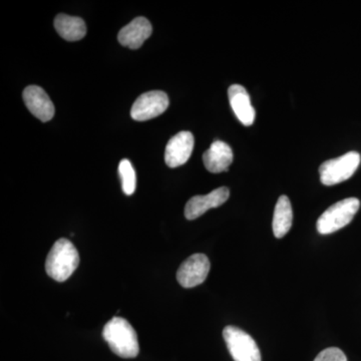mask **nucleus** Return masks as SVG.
<instances>
[{
	"label": "nucleus",
	"instance_id": "1",
	"mask_svg": "<svg viewBox=\"0 0 361 361\" xmlns=\"http://www.w3.org/2000/svg\"><path fill=\"white\" fill-rule=\"evenodd\" d=\"M104 341L116 355L123 358H134L139 355L140 348L137 332L127 320L114 317L104 325Z\"/></svg>",
	"mask_w": 361,
	"mask_h": 361
},
{
	"label": "nucleus",
	"instance_id": "2",
	"mask_svg": "<svg viewBox=\"0 0 361 361\" xmlns=\"http://www.w3.org/2000/svg\"><path fill=\"white\" fill-rule=\"evenodd\" d=\"M78 263L80 256L77 248L70 240L61 238L51 247L45 263V270L52 279L63 282L73 275Z\"/></svg>",
	"mask_w": 361,
	"mask_h": 361
},
{
	"label": "nucleus",
	"instance_id": "3",
	"mask_svg": "<svg viewBox=\"0 0 361 361\" xmlns=\"http://www.w3.org/2000/svg\"><path fill=\"white\" fill-rule=\"evenodd\" d=\"M360 201L357 198H348L330 206L317 220V231L329 235L338 231L353 221L360 210Z\"/></svg>",
	"mask_w": 361,
	"mask_h": 361
},
{
	"label": "nucleus",
	"instance_id": "4",
	"mask_svg": "<svg viewBox=\"0 0 361 361\" xmlns=\"http://www.w3.org/2000/svg\"><path fill=\"white\" fill-rule=\"evenodd\" d=\"M357 152H348L345 155L324 161L319 168L320 180L325 186H334L353 177L360 165Z\"/></svg>",
	"mask_w": 361,
	"mask_h": 361
},
{
	"label": "nucleus",
	"instance_id": "5",
	"mask_svg": "<svg viewBox=\"0 0 361 361\" xmlns=\"http://www.w3.org/2000/svg\"><path fill=\"white\" fill-rule=\"evenodd\" d=\"M228 350L235 361H261V353L255 341L243 330L227 326L223 330Z\"/></svg>",
	"mask_w": 361,
	"mask_h": 361
},
{
	"label": "nucleus",
	"instance_id": "6",
	"mask_svg": "<svg viewBox=\"0 0 361 361\" xmlns=\"http://www.w3.org/2000/svg\"><path fill=\"white\" fill-rule=\"evenodd\" d=\"M169 104L170 102L166 92L161 90L145 92L133 104L130 116L137 122L152 120L165 113Z\"/></svg>",
	"mask_w": 361,
	"mask_h": 361
},
{
	"label": "nucleus",
	"instance_id": "7",
	"mask_svg": "<svg viewBox=\"0 0 361 361\" xmlns=\"http://www.w3.org/2000/svg\"><path fill=\"white\" fill-rule=\"evenodd\" d=\"M210 271V261L205 254L197 253L186 259L177 272V280L184 288L203 283Z\"/></svg>",
	"mask_w": 361,
	"mask_h": 361
},
{
	"label": "nucleus",
	"instance_id": "8",
	"mask_svg": "<svg viewBox=\"0 0 361 361\" xmlns=\"http://www.w3.org/2000/svg\"><path fill=\"white\" fill-rule=\"evenodd\" d=\"M195 145L191 132L178 133L169 141L165 152V161L170 168H177L189 161Z\"/></svg>",
	"mask_w": 361,
	"mask_h": 361
},
{
	"label": "nucleus",
	"instance_id": "9",
	"mask_svg": "<svg viewBox=\"0 0 361 361\" xmlns=\"http://www.w3.org/2000/svg\"><path fill=\"white\" fill-rule=\"evenodd\" d=\"M229 196L230 191L227 187L218 188L203 196H194L185 207V217L188 220L197 219L210 209L222 206L229 199Z\"/></svg>",
	"mask_w": 361,
	"mask_h": 361
},
{
	"label": "nucleus",
	"instance_id": "10",
	"mask_svg": "<svg viewBox=\"0 0 361 361\" xmlns=\"http://www.w3.org/2000/svg\"><path fill=\"white\" fill-rule=\"evenodd\" d=\"M26 108L42 122H49L54 116V106L44 89L30 85L23 90Z\"/></svg>",
	"mask_w": 361,
	"mask_h": 361
},
{
	"label": "nucleus",
	"instance_id": "11",
	"mask_svg": "<svg viewBox=\"0 0 361 361\" xmlns=\"http://www.w3.org/2000/svg\"><path fill=\"white\" fill-rule=\"evenodd\" d=\"M152 32L151 23L146 18H137L121 30L118 39L123 47L137 49L151 37Z\"/></svg>",
	"mask_w": 361,
	"mask_h": 361
},
{
	"label": "nucleus",
	"instance_id": "12",
	"mask_svg": "<svg viewBox=\"0 0 361 361\" xmlns=\"http://www.w3.org/2000/svg\"><path fill=\"white\" fill-rule=\"evenodd\" d=\"M228 97L232 110L242 125L251 126L255 121V110L245 87L240 85H231L228 90Z\"/></svg>",
	"mask_w": 361,
	"mask_h": 361
},
{
	"label": "nucleus",
	"instance_id": "13",
	"mask_svg": "<svg viewBox=\"0 0 361 361\" xmlns=\"http://www.w3.org/2000/svg\"><path fill=\"white\" fill-rule=\"evenodd\" d=\"M203 161L205 168L210 173L219 174L226 172L233 161L231 147L222 141L213 142L210 148L204 153Z\"/></svg>",
	"mask_w": 361,
	"mask_h": 361
},
{
	"label": "nucleus",
	"instance_id": "14",
	"mask_svg": "<svg viewBox=\"0 0 361 361\" xmlns=\"http://www.w3.org/2000/svg\"><path fill=\"white\" fill-rule=\"evenodd\" d=\"M54 27L63 39L68 42H77L87 35L85 20L78 16L59 14L54 20Z\"/></svg>",
	"mask_w": 361,
	"mask_h": 361
},
{
	"label": "nucleus",
	"instance_id": "15",
	"mask_svg": "<svg viewBox=\"0 0 361 361\" xmlns=\"http://www.w3.org/2000/svg\"><path fill=\"white\" fill-rule=\"evenodd\" d=\"M293 222V211L288 197L281 196L278 199L273 216V233L278 239L283 238L291 229Z\"/></svg>",
	"mask_w": 361,
	"mask_h": 361
},
{
	"label": "nucleus",
	"instance_id": "16",
	"mask_svg": "<svg viewBox=\"0 0 361 361\" xmlns=\"http://www.w3.org/2000/svg\"><path fill=\"white\" fill-rule=\"evenodd\" d=\"M118 174L122 180L123 193L130 196L135 193V185H137V177H135V169L132 163L127 159L121 161L118 165Z\"/></svg>",
	"mask_w": 361,
	"mask_h": 361
},
{
	"label": "nucleus",
	"instance_id": "17",
	"mask_svg": "<svg viewBox=\"0 0 361 361\" xmlns=\"http://www.w3.org/2000/svg\"><path fill=\"white\" fill-rule=\"evenodd\" d=\"M314 361H348V358L341 349L330 348L322 350Z\"/></svg>",
	"mask_w": 361,
	"mask_h": 361
}]
</instances>
